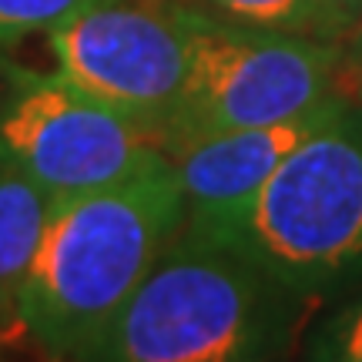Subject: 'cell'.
I'll return each mask as SVG.
<instances>
[{
  "instance_id": "cell-1",
  "label": "cell",
  "mask_w": 362,
  "mask_h": 362,
  "mask_svg": "<svg viewBox=\"0 0 362 362\" xmlns=\"http://www.w3.org/2000/svg\"><path fill=\"white\" fill-rule=\"evenodd\" d=\"M188 221L161 151L111 188L54 202L21 296L24 332L57 362H81Z\"/></svg>"
},
{
  "instance_id": "cell-2",
  "label": "cell",
  "mask_w": 362,
  "mask_h": 362,
  "mask_svg": "<svg viewBox=\"0 0 362 362\" xmlns=\"http://www.w3.org/2000/svg\"><path fill=\"white\" fill-rule=\"evenodd\" d=\"M315 298L181 228L81 362H272Z\"/></svg>"
},
{
  "instance_id": "cell-3",
  "label": "cell",
  "mask_w": 362,
  "mask_h": 362,
  "mask_svg": "<svg viewBox=\"0 0 362 362\" xmlns=\"http://www.w3.org/2000/svg\"><path fill=\"white\" fill-rule=\"evenodd\" d=\"M232 245L302 296L362 285V107L342 104L232 215L185 221Z\"/></svg>"
},
{
  "instance_id": "cell-4",
  "label": "cell",
  "mask_w": 362,
  "mask_h": 362,
  "mask_svg": "<svg viewBox=\"0 0 362 362\" xmlns=\"http://www.w3.org/2000/svg\"><path fill=\"white\" fill-rule=\"evenodd\" d=\"M339 40L238 24L194 7L188 84L161 134V151L305 115L339 94Z\"/></svg>"
},
{
  "instance_id": "cell-5",
  "label": "cell",
  "mask_w": 362,
  "mask_h": 362,
  "mask_svg": "<svg viewBox=\"0 0 362 362\" xmlns=\"http://www.w3.org/2000/svg\"><path fill=\"white\" fill-rule=\"evenodd\" d=\"M0 151L54 202L111 188L161 155V138L64 74L7 67Z\"/></svg>"
},
{
  "instance_id": "cell-6",
  "label": "cell",
  "mask_w": 362,
  "mask_h": 362,
  "mask_svg": "<svg viewBox=\"0 0 362 362\" xmlns=\"http://www.w3.org/2000/svg\"><path fill=\"white\" fill-rule=\"evenodd\" d=\"M194 7L107 0L47 30L57 74L161 138L192 67Z\"/></svg>"
},
{
  "instance_id": "cell-7",
  "label": "cell",
  "mask_w": 362,
  "mask_h": 362,
  "mask_svg": "<svg viewBox=\"0 0 362 362\" xmlns=\"http://www.w3.org/2000/svg\"><path fill=\"white\" fill-rule=\"evenodd\" d=\"M349 101L336 94L312 107L305 115L259 124V128H235L192 138L168 148L165 155L178 171V181L188 198V221H208L232 215L275 175V168L296 151L298 144L325 128Z\"/></svg>"
},
{
  "instance_id": "cell-8",
  "label": "cell",
  "mask_w": 362,
  "mask_h": 362,
  "mask_svg": "<svg viewBox=\"0 0 362 362\" xmlns=\"http://www.w3.org/2000/svg\"><path fill=\"white\" fill-rule=\"evenodd\" d=\"M54 198L0 151V339L24 332L21 296Z\"/></svg>"
},
{
  "instance_id": "cell-9",
  "label": "cell",
  "mask_w": 362,
  "mask_h": 362,
  "mask_svg": "<svg viewBox=\"0 0 362 362\" xmlns=\"http://www.w3.org/2000/svg\"><path fill=\"white\" fill-rule=\"evenodd\" d=\"M98 4L107 0H0V47H11L40 30H54Z\"/></svg>"
},
{
  "instance_id": "cell-10",
  "label": "cell",
  "mask_w": 362,
  "mask_h": 362,
  "mask_svg": "<svg viewBox=\"0 0 362 362\" xmlns=\"http://www.w3.org/2000/svg\"><path fill=\"white\" fill-rule=\"evenodd\" d=\"M305 362H362V288L315 325Z\"/></svg>"
},
{
  "instance_id": "cell-11",
  "label": "cell",
  "mask_w": 362,
  "mask_h": 362,
  "mask_svg": "<svg viewBox=\"0 0 362 362\" xmlns=\"http://www.w3.org/2000/svg\"><path fill=\"white\" fill-rule=\"evenodd\" d=\"M218 17L269 30H292L315 37V0H202Z\"/></svg>"
},
{
  "instance_id": "cell-12",
  "label": "cell",
  "mask_w": 362,
  "mask_h": 362,
  "mask_svg": "<svg viewBox=\"0 0 362 362\" xmlns=\"http://www.w3.org/2000/svg\"><path fill=\"white\" fill-rule=\"evenodd\" d=\"M362 17V0H315V37L342 40Z\"/></svg>"
},
{
  "instance_id": "cell-13",
  "label": "cell",
  "mask_w": 362,
  "mask_h": 362,
  "mask_svg": "<svg viewBox=\"0 0 362 362\" xmlns=\"http://www.w3.org/2000/svg\"><path fill=\"white\" fill-rule=\"evenodd\" d=\"M362 90V17L346 34L342 64H339V94H359Z\"/></svg>"
}]
</instances>
